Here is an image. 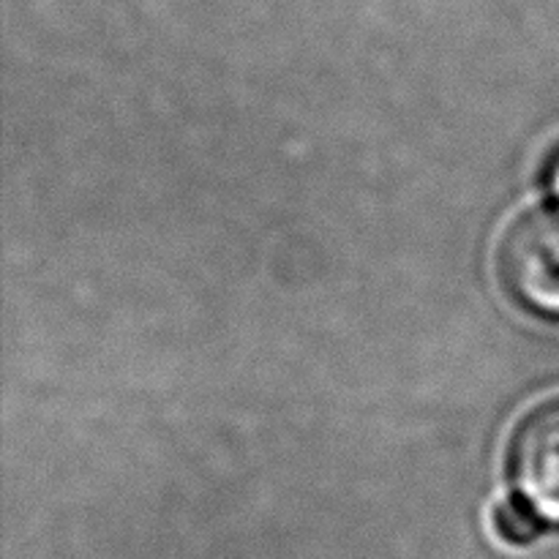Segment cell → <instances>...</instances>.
<instances>
[{
    "instance_id": "cell-2",
    "label": "cell",
    "mask_w": 559,
    "mask_h": 559,
    "mask_svg": "<svg viewBox=\"0 0 559 559\" xmlns=\"http://www.w3.org/2000/svg\"><path fill=\"white\" fill-rule=\"evenodd\" d=\"M511 478L519 500L544 524L559 527V402L535 409L511 445Z\"/></svg>"
},
{
    "instance_id": "cell-4",
    "label": "cell",
    "mask_w": 559,
    "mask_h": 559,
    "mask_svg": "<svg viewBox=\"0 0 559 559\" xmlns=\"http://www.w3.org/2000/svg\"><path fill=\"white\" fill-rule=\"evenodd\" d=\"M549 186L551 191H555V197L559 200V158L555 164H551V173H549Z\"/></svg>"
},
{
    "instance_id": "cell-1",
    "label": "cell",
    "mask_w": 559,
    "mask_h": 559,
    "mask_svg": "<svg viewBox=\"0 0 559 559\" xmlns=\"http://www.w3.org/2000/svg\"><path fill=\"white\" fill-rule=\"evenodd\" d=\"M500 276L527 309L559 317V202L524 213L500 246Z\"/></svg>"
},
{
    "instance_id": "cell-3",
    "label": "cell",
    "mask_w": 559,
    "mask_h": 559,
    "mask_svg": "<svg viewBox=\"0 0 559 559\" xmlns=\"http://www.w3.org/2000/svg\"><path fill=\"white\" fill-rule=\"evenodd\" d=\"M495 522L508 544H530L540 533V527H544V522L522 500L506 502V506L497 508Z\"/></svg>"
}]
</instances>
